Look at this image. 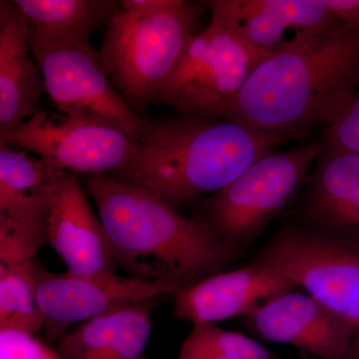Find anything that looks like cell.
I'll return each instance as SVG.
<instances>
[{"label": "cell", "mask_w": 359, "mask_h": 359, "mask_svg": "<svg viewBox=\"0 0 359 359\" xmlns=\"http://www.w3.org/2000/svg\"><path fill=\"white\" fill-rule=\"evenodd\" d=\"M118 266L149 282L192 285L224 271L237 257L195 219L149 191L109 175L84 177Z\"/></svg>", "instance_id": "cell-1"}, {"label": "cell", "mask_w": 359, "mask_h": 359, "mask_svg": "<svg viewBox=\"0 0 359 359\" xmlns=\"http://www.w3.org/2000/svg\"><path fill=\"white\" fill-rule=\"evenodd\" d=\"M299 136L186 117L151 123L133 159L112 177L177 210L219 192L276 146Z\"/></svg>", "instance_id": "cell-2"}, {"label": "cell", "mask_w": 359, "mask_h": 359, "mask_svg": "<svg viewBox=\"0 0 359 359\" xmlns=\"http://www.w3.org/2000/svg\"><path fill=\"white\" fill-rule=\"evenodd\" d=\"M359 90V29L266 58L250 73L226 121L302 136L330 126Z\"/></svg>", "instance_id": "cell-3"}, {"label": "cell", "mask_w": 359, "mask_h": 359, "mask_svg": "<svg viewBox=\"0 0 359 359\" xmlns=\"http://www.w3.org/2000/svg\"><path fill=\"white\" fill-rule=\"evenodd\" d=\"M207 1L123 0L106 25L99 56L111 82L133 107L153 100L189 41Z\"/></svg>", "instance_id": "cell-4"}, {"label": "cell", "mask_w": 359, "mask_h": 359, "mask_svg": "<svg viewBox=\"0 0 359 359\" xmlns=\"http://www.w3.org/2000/svg\"><path fill=\"white\" fill-rule=\"evenodd\" d=\"M323 145L269 153L219 192L201 198L195 219L238 256L299 194Z\"/></svg>", "instance_id": "cell-5"}, {"label": "cell", "mask_w": 359, "mask_h": 359, "mask_svg": "<svg viewBox=\"0 0 359 359\" xmlns=\"http://www.w3.org/2000/svg\"><path fill=\"white\" fill-rule=\"evenodd\" d=\"M271 56L212 18L189 41L152 102L171 106L186 118L226 121L250 73Z\"/></svg>", "instance_id": "cell-6"}, {"label": "cell", "mask_w": 359, "mask_h": 359, "mask_svg": "<svg viewBox=\"0 0 359 359\" xmlns=\"http://www.w3.org/2000/svg\"><path fill=\"white\" fill-rule=\"evenodd\" d=\"M359 330V238L285 226L255 257Z\"/></svg>", "instance_id": "cell-7"}, {"label": "cell", "mask_w": 359, "mask_h": 359, "mask_svg": "<svg viewBox=\"0 0 359 359\" xmlns=\"http://www.w3.org/2000/svg\"><path fill=\"white\" fill-rule=\"evenodd\" d=\"M0 146L32 153L57 171L114 176L133 159L137 141L101 120L39 109Z\"/></svg>", "instance_id": "cell-8"}, {"label": "cell", "mask_w": 359, "mask_h": 359, "mask_svg": "<svg viewBox=\"0 0 359 359\" xmlns=\"http://www.w3.org/2000/svg\"><path fill=\"white\" fill-rule=\"evenodd\" d=\"M28 43L57 111L101 120L135 141L145 136L151 122L120 95L91 44Z\"/></svg>", "instance_id": "cell-9"}, {"label": "cell", "mask_w": 359, "mask_h": 359, "mask_svg": "<svg viewBox=\"0 0 359 359\" xmlns=\"http://www.w3.org/2000/svg\"><path fill=\"white\" fill-rule=\"evenodd\" d=\"M186 287L179 282H149L116 275L82 276L42 269L37 301L48 344L59 342L70 328L138 302L173 297Z\"/></svg>", "instance_id": "cell-10"}, {"label": "cell", "mask_w": 359, "mask_h": 359, "mask_svg": "<svg viewBox=\"0 0 359 359\" xmlns=\"http://www.w3.org/2000/svg\"><path fill=\"white\" fill-rule=\"evenodd\" d=\"M212 18L269 54L302 48L344 26L323 0H212Z\"/></svg>", "instance_id": "cell-11"}, {"label": "cell", "mask_w": 359, "mask_h": 359, "mask_svg": "<svg viewBox=\"0 0 359 359\" xmlns=\"http://www.w3.org/2000/svg\"><path fill=\"white\" fill-rule=\"evenodd\" d=\"M294 290L262 302L245 316V325L259 339L313 358L346 359L358 330L311 295Z\"/></svg>", "instance_id": "cell-12"}, {"label": "cell", "mask_w": 359, "mask_h": 359, "mask_svg": "<svg viewBox=\"0 0 359 359\" xmlns=\"http://www.w3.org/2000/svg\"><path fill=\"white\" fill-rule=\"evenodd\" d=\"M46 243L72 275H114L119 268L102 222L76 174L61 172L59 176L47 218Z\"/></svg>", "instance_id": "cell-13"}, {"label": "cell", "mask_w": 359, "mask_h": 359, "mask_svg": "<svg viewBox=\"0 0 359 359\" xmlns=\"http://www.w3.org/2000/svg\"><path fill=\"white\" fill-rule=\"evenodd\" d=\"M282 273L252 262L235 271H221L179 290L172 297L174 316L191 325H217L245 318L262 302L294 289Z\"/></svg>", "instance_id": "cell-14"}, {"label": "cell", "mask_w": 359, "mask_h": 359, "mask_svg": "<svg viewBox=\"0 0 359 359\" xmlns=\"http://www.w3.org/2000/svg\"><path fill=\"white\" fill-rule=\"evenodd\" d=\"M302 202L306 228L359 238V154L325 141Z\"/></svg>", "instance_id": "cell-15"}, {"label": "cell", "mask_w": 359, "mask_h": 359, "mask_svg": "<svg viewBox=\"0 0 359 359\" xmlns=\"http://www.w3.org/2000/svg\"><path fill=\"white\" fill-rule=\"evenodd\" d=\"M29 27L14 0L0 1V145L39 109L47 94L30 51Z\"/></svg>", "instance_id": "cell-16"}, {"label": "cell", "mask_w": 359, "mask_h": 359, "mask_svg": "<svg viewBox=\"0 0 359 359\" xmlns=\"http://www.w3.org/2000/svg\"><path fill=\"white\" fill-rule=\"evenodd\" d=\"M167 299L138 302L81 323L56 351L61 359H145L152 314Z\"/></svg>", "instance_id": "cell-17"}, {"label": "cell", "mask_w": 359, "mask_h": 359, "mask_svg": "<svg viewBox=\"0 0 359 359\" xmlns=\"http://www.w3.org/2000/svg\"><path fill=\"white\" fill-rule=\"evenodd\" d=\"M0 217L47 224L61 172L25 150L0 146Z\"/></svg>", "instance_id": "cell-18"}, {"label": "cell", "mask_w": 359, "mask_h": 359, "mask_svg": "<svg viewBox=\"0 0 359 359\" xmlns=\"http://www.w3.org/2000/svg\"><path fill=\"white\" fill-rule=\"evenodd\" d=\"M25 14L29 36L40 43L91 44L109 23L119 2L112 0H14Z\"/></svg>", "instance_id": "cell-19"}, {"label": "cell", "mask_w": 359, "mask_h": 359, "mask_svg": "<svg viewBox=\"0 0 359 359\" xmlns=\"http://www.w3.org/2000/svg\"><path fill=\"white\" fill-rule=\"evenodd\" d=\"M42 269L36 261L0 268V330L35 335L43 330L44 316L37 301Z\"/></svg>", "instance_id": "cell-20"}, {"label": "cell", "mask_w": 359, "mask_h": 359, "mask_svg": "<svg viewBox=\"0 0 359 359\" xmlns=\"http://www.w3.org/2000/svg\"><path fill=\"white\" fill-rule=\"evenodd\" d=\"M175 359L278 358L252 337L207 323L193 325Z\"/></svg>", "instance_id": "cell-21"}, {"label": "cell", "mask_w": 359, "mask_h": 359, "mask_svg": "<svg viewBox=\"0 0 359 359\" xmlns=\"http://www.w3.org/2000/svg\"><path fill=\"white\" fill-rule=\"evenodd\" d=\"M47 242V224L29 223L0 217V268L36 261Z\"/></svg>", "instance_id": "cell-22"}, {"label": "cell", "mask_w": 359, "mask_h": 359, "mask_svg": "<svg viewBox=\"0 0 359 359\" xmlns=\"http://www.w3.org/2000/svg\"><path fill=\"white\" fill-rule=\"evenodd\" d=\"M0 359H61L57 351L50 348L35 335L0 330Z\"/></svg>", "instance_id": "cell-23"}, {"label": "cell", "mask_w": 359, "mask_h": 359, "mask_svg": "<svg viewBox=\"0 0 359 359\" xmlns=\"http://www.w3.org/2000/svg\"><path fill=\"white\" fill-rule=\"evenodd\" d=\"M327 141L359 154V90L346 109L328 126Z\"/></svg>", "instance_id": "cell-24"}, {"label": "cell", "mask_w": 359, "mask_h": 359, "mask_svg": "<svg viewBox=\"0 0 359 359\" xmlns=\"http://www.w3.org/2000/svg\"><path fill=\"white\" fill-rule=\"evenodd\" d=\"M330 13L348 28L359 29V0H323Z\"/></svg>", "instance_id": "cell-25"}, {"label": "cell", "mask_w": 359, "mask_h": 359, "mask_svg": "<svg viewBox=\"0 0 359 359\" xmlns=\"http://www.w3.org/2000/svg\"><path fill=\"white\" fill-rule=\"evenodd\" d=\"M346 359H359V330L351 342Z\"/></svg>", "instance_id": "cell-26"}]
</instances>
